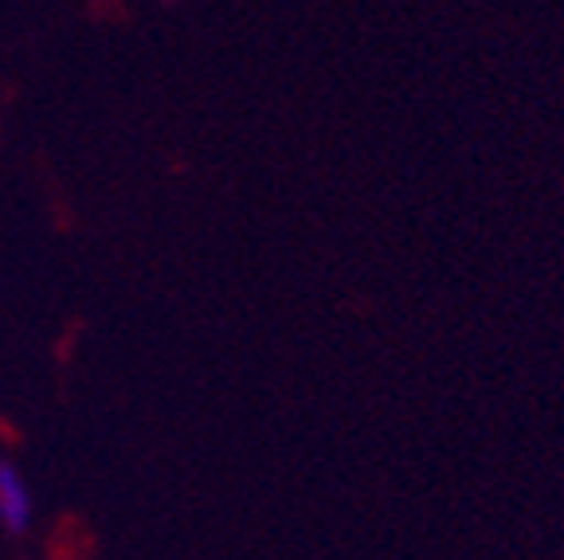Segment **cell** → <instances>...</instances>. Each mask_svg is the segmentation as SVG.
<instances>
[{
  "mask_svg": "<svg viewBox=\"0 0 564 560\" xmlns=\"http://www.w3.org/2000/svg\"><path fill=\"white\" fill-rule=\"evenodd\" d=\"M28 517H32V498H28L17 466L0 463V521H4V529L20 534L28 526Z\"/></svg>",
  "mask_w": 564,
  "mask_h": 560,
  "instance_id": "obj_1",
  "label": "cell"
}]
</instances>
